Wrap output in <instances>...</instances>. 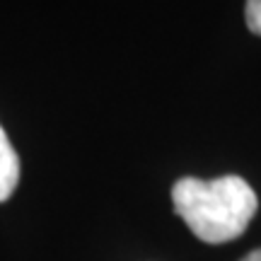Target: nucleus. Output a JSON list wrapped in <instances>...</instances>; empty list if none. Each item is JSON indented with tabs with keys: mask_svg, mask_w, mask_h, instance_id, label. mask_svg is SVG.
<instances>
[{
	"mask_svg": "<svg viewBox=\"0 0 261 261\" xmlns=\"http://www.w3.org/2000/svg\"><path fill=\"white\" fill-rule=\"evenodd\" d=\"M172 201L189 230L208 244L237 240L249 227L256 213V194L242 177L179 179L172 189Z\"/></svg>",
	"mask_w": 261,
	"mask_h": 261,
	"instance_id": "nucleus-1",
	"label": "nucleus"
},
{
	"mask_svg": "<svg viewBox=\"0 0 261 261\" xmlns=\"http://www.w3.org/2000/svg\"><path fill=\"white\" fill-rule=\"evenodd\" d=\"M19 184V158L0 126V201H8Z\"/></svg>",
	"mask_w": 261,
	"mask_h": 261,
	"instance_id": "nucleus-2",
	"label": "nucleus"
},
{
	"mask_svg": "<svg viewBox=\"0 0 261 261\" xmlns=\"http://www.w3.org/2000/svg\"><path fill=\"white\" fill-rule=\"evenodd\" d=\"M244 17H247V27L261 37V0H247Z\"/></svg>",
	"mask_w": 261,
	"mask_h": 261,
	"instance_id": "nucleus-3",
	"label": "nucleus"
},
{
	"mask_svg": "<svg viewBox=\"0 0 261 261\" xmlns=\"http://www.w3.org/2000/svg\"><path fill=\"white\" fill-rule=\"evenodd\" d=\"M242 261H261V249H256V252H252V254H247Z\"/></svg>",
	"mask_w": 261,
	"mask_h": 261,
	"instance_id": "nucleus-4",
	"label": "nucleus"
}]
</instances>
